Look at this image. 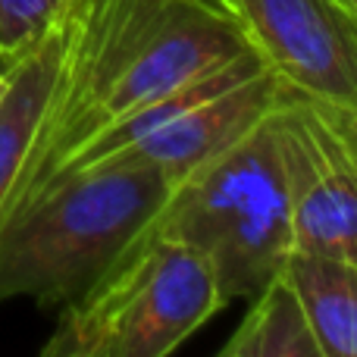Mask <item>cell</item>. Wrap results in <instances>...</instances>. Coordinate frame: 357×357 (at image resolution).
<instances>
[{"instance_id":"6da1fadb","label":"cell","mask_w":357,"mask_h":357,"mask_svg":"<svg viewBox=\"0 0 357 357\" xmlns=\"http://www.w3.org/2000/svg\"><path fill=\"white\" fill-rule=\"evenodd\" d=\"M254 50L232 0H69V29L22 210L94 138Z\"/></svg>"},{"instance_id":"7a4b0ae2","label":"cell","mask_w":357,"mask_h":357,"mask_svg":"<svg viewBox=\"0 0 357 357\" xmlns=\"http://www.w3.org/2000/svg\"><path fill=\"white\" fill-rule=\"evenodd\" d=\"M176 185L163 169L98 167L38 191L0 229V304L66 310L154 232Z\"/></svg>"},{"instance_id":"3957f363","label":"cell","mask_w":357,"mask_h":357,"mask_svg":"<svg viewBox=\"0 0 357 357\" xmlns=\"http://www.w3.org/2000/svg\"><path fill=\"white\" fill-rule=\"evenodd\" d=\"M154 232L201 254L226 301H251L276 282L291 251V207L270 113L178 178Z\"/></svg>"},{"instance_id":"277c9868","label":"cell","mask_w":357,"mask_h":357,"mask_svg":"<svg viewBox=\"0 0 357 357\" xmlns=\"http://www.w3.org/2000/svg\"><path fill=\"white\" fill-rule=\"evenodd\" d=\"M226 304L201 254L151 232L56 326L66 357H169Z\"/></svg>"},{"instance_id":"5b68a950","label":"cell","mask_w":357,"mask_h":357,"mask_svg":"<svg viewBox=\"0 0 357 357\" xmlns=\"http://www.w3.org/2000/svg\"><path fill=\"white\" fill-rule=\"evenodd\" d=\"M291 251L357 260V107L282 85L270 110Z\"/></svg>"},{"instance_id":"8992f818","label":"cell","mask_w":357,"mask_h":357,"mask_svg":"<svg viewBox=\"0 0 357 357\" xmlns=\"http://www.w3.org/2000/svg\"><path fill=\"white\" fill-rule=\"evenodd\" d=\"M248 41L289 88L357 107V13L339 0H232Z\"/></svg>"},{"instance_id":"52a82bcc","label":"cell","mask_w":357,"mask_h":357,"mask_svg":"<svg viewBox=\"0 0 357 357\" xmlns=\"http://www.w3.org/2000/svg\"><path fill=\"white\" fill-rule=\"evenodd\" d=\"M285 82L273 69L251 75L245 82L222 88L197 104L185 107L182 113L169 116L154 132L138 138L135 144L104 157L98 167H148L182 178L201 163L213 160L216 154L245 138L251 129L264 123V116L273 110L279 91ZM82 173V169H79Z\"/></svg>"},{"instance_id":"ba28073f","label":"cell","mask_w":357,"mask_h":357,"mask_svg":"<svg viewBox=\"0 0 357 357\" xmlns=\"http://www.w3.org/2000/svg\"><path fill=\"white\" fill-rule=\"evenodd\" d=\"M69 29V0L60 16L25 47L16 60L0 98V229L10 220V210L29 173L35 142L41 132L44 113L50 104V91L60 69L63 44Z\"/></svg>"},{"instance_id":"9c48e42d","label":"cell","mask_w":357,"mask_h":357,"mask_svg":"<svg viewBox=\"0 0 357 357\" xmlns=\"http://www.w3.org/2000/svg\"><path fill=\"white\" fill-rule=\"evenodd\" d=\"M279 279L323 357H357V260L289 251Z\"/></svg>"},{"instance_id":"30bf717a","label":"cell","mask_w":357,"mask_h":357,"mask_svg":"<svg viewBox=\"0 0 357 357\" xmlns=\"http://www.w3.org/2000/svg\"><path fill=\"white\" fill-rule=\"evenodd\" d=\"M245 323L248 357H323L279 276L257 298H251Z\"/></svg>"},{"instance_id":"8fae6325","label":"cell","mask_w":357,"mask_h":357,"mask_svg":"<svg viewBox=\"0 0 357 357\" xmlns=\"http://www.w3.org/2000/svg\"><path fill=\"white\" fill-rule=\"evenodd\" d=\"M66 6V0H0V47L25 50Z\"/></svg>"},{"instance_id":"7c38bea8","label":"cell","mask_w":357,"mask_h":357,"mask_svg":"<svg viewBox=\"0 0 357 357\" xmlns=\"http://www.w3.org/2000/svg\"><path fill=\"white\" fill-rule=\"evenodd\" d=\"M216 357H248V323L241 320L238 329H235V335L226 342V348H222Z\"/></svg>"},{"instance_id":"4fadbf2b","label":"cell","mask_w":357,"mask_h":357,"mask_svg":"<svg viewBox=\"0 0 357 357\" xmlns=\"http://www.w3.org/2000/svg\"><path fill=\"white\" fill-rule=\"evenodd\" d=\"M38 357H66V342H63V333L60 326L50 333V339L44 342V348L38 351Z\"/></svg>"},{"instance_id":"5bb4252c","label":"cell","mask_w":357,"mask_h":357,"mask_svg":"<svg viewBox=\"0 0 357 357\" xmlns=\"http://www.w3.org/2000/svg\"><path fill=\"white\" fill-rule=\"evenodd\" d=\"M22 54H25V50H13V54L0 56V98H3L6 82H10V73H13V66H16V60H19Z\"/></svg>"},{"instance_id":"9a60e30c","label":"cell","mask_w":357,"mask_h":357,"mask_svg":"<svg viewBox=\"0 0 357 357\" xmlns=\"http://www.w3.org/2000/svg\"><path fill=\"white\" fill-rule=\"evenodd\" d=\"M342 3H345L348 10H354V13H357V0H342Z\"/></svg>"},{"instance_id":"2e32d148","label":"cell","mask_w":357,"mask_h":357,"mask_svg":"<svg viewBox=\"0 0 357 357\" xmlns=\"http://www.w3.org/2000/svg\"><path fill=\"white\" fill-rule=\"evenodd\" d=\"M6 54H13V50H3V47H0V56H6Z\"/></svg>"},{"instance_id":"e0dca14e","label":"cell","mask_w":357,"mask_h":357,"mask_svg":"<svg viewBox=\"0 0 357 357\" xmlns=\"http://www.w3.org/2000/svg\"><path fill=\"white\" fill-rule=\"evenodd\" d=\"M339 3H342V0H339ZM342 6H345V3H342Z\"/></svg>"}]
</instances>
